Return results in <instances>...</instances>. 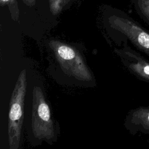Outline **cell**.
<instances>
[{
  "label": "cell",
  "mask_w": 149,
  "mask_h": 149,
  "mask_svg": "<svg viewBox=\"0 0 149 149\" xmlns=\"http://www.w3.org/2000/svg\"><path fill=\"white\" fill-rule=\"evenodd\" d=\"M47 46L51 58L50 66L55 69L56 77H61L66 83L77 86L95 85L93 72L79 47L58 40H49Z\"/></svg>",
  "instance_id": "cell-1"
},
{
  "label": "cell",
  "mask_w": 149,
  "mask_h": 149,
  "mask_svg": "<svg viewBox=\"0 0 149 149\" xmlns=\"http://www.w3.org/2000/svg\"><path fill=\"white\" fill-rule=\"evenodd\" d=\"M31 131L38 140L52 144L56 140L55 122L44 93L38 86H35L33 91Z\"/></svg>",
  "instance_id": "cell-2"
},
{
  "label": "cell",
  "mask_w": 149,
  "mask_h": 149,
  "mask_svg": "<svg viewBox=\"0 0 149 149\" xmlns=\"http://www.w3.org/2000/svg\"><path fill=\"white\" fill-rule=\"evenodd\" d=\"M26 85V73L24 69L21 71L19 76L10 101L8 115V140L10 149H17L20 144Z\"/></svg>",
  "instance_id": "cell-3"
},
{
  "label": "cell",
  "mask_w": 149,
  "mask_h": 149,
  "mask_svg": "<svg viewBox=\"0 0 149 149\" xmlns=\"http://www.w3.org/2000/svg\"><path fill=\"white\" fill-rule=\"evenodd\" d=\"M109 26L125 36L139 51L149 56V32L133 20L112 15L108 17Z\"/></svg>",
  "instance_id": "cell-4"
},
{
  "label": "cell",
  "mask_w": 149,
  "mask_h": 149,
  "mask_svg": "<svg viewBox=\"0 0 149 149\" xmlns=\"http://www.w3.org/2000/svg\"><path fill=\"white\" fill-rule=\"evenodd\" d=\"M122 64L139 79L149 83V61L129 46L115 48Z\"/></svg>",
  "instance_id": "cell-5"
},
{
  "label": "cell",
  "mask_w": 149,
  "mask_h": 149,
  "mask_svg": "<svg viewBox=\"0 0 149 149\" xmlns=\"http://www.w3.org/2000/svg\"><path fill=\"white\" fill-rule=\"evenodd\" d=\"M125 126L133 135L137 132L149 134V107H140L130 111Z\"/></svg>",
  "instance_id": "cell-6"
},
{
  "label": "cell",
  "mask_w": 149,
  "mask_h": 149,
  "mask_svg": "<svg viewBox=\"0 0 149 149\" xmlns=\"http://www.w3.org/2000/svg\"><path fill=\"white\" fill-rule=\"evenodd\" d=\"M1 6L6 5L8 7L12 19L17 21L19 17V9L17 0H0Z\"/></svg>",
  "instance_id": "cell-7"
},
{
  "label": "cell",
  "mask_w": 149,
  "mask_h": 149,
  "mask_svg": "<svg viewBox=\"0 0 149 149\" xmlns=\"http://www.w3.org/2000/svg\"><path fill=\"white\" fill-rule=\"evenodd\" d=\"M72 0H49V9L52 14L56 15L59 14L64 7Z\"/></svg>",
  "instance_id": "cell-8"
},
{
  "label": "cell",
  "mask_w": 149,
  "mask_h": 149,
  "mask_svg": "<svg viewBox=\"0 0 149 149\" xmlns=\"http://www.w3.org/2000/svg\"><path fill=\"white\" fill-rule=\"evenodd\" d=\"M138 6L141 13L149 21V0H138Z\"/></svg>",
  "instance_id": "cell-9"
},
{
  "label": "cell",
  "mask_w": 149,
  "mask_h": 149,
  "mask_svg": "<svg viewBox=\"0 0 149 149\" xmlns=\"http://www.w3.org/2000/svg\"><path fill=\"white\" fill-rule=\"evenodd\" d=\"M23 3L28 6H34L36 3V1L37 0H22Z\"/></svg>",
  "instance_id": "cell-10"
}]
</instances>
